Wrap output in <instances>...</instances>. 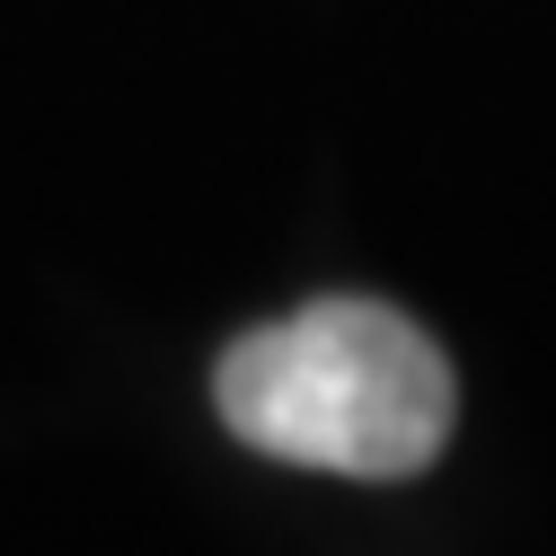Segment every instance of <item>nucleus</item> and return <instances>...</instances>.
Returning a JSON list of instances; mask_svg holds the SVG:
<instances>
[{
    "label": "nucleus",
    "instance_id": "nucleus-1",
    "mask_svg": "<svg viewBox=\"0 0 556 556\" xmlns=\"http://www.w3.org/2000/svg\"><path fill=\"white\" fill-rule=\"evenodd\" d=\"M222 425L327 477H415L433 468L459 415L442 344L389 301H309L274 327H248L213 371Z\"/></svg>",
    "mask_w": 556,
    "mask_h": 556
}]
</instances>
